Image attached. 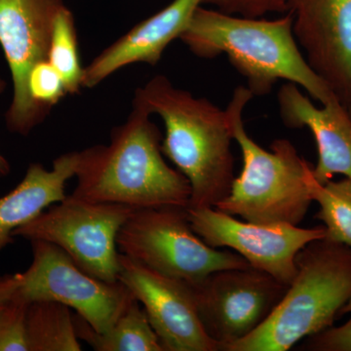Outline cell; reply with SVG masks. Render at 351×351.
<instances>
[{"label": "cell", "instance_id": "6da1fadb", "mask_svg": "<svg viewBox=\"0 0 351 351\" xmlns=\"http://www.w3.org/2000/svg\"><path fill=\"white\" fill-rule=\"evenodd\" d=\"M151 115L133 101L125 123L112 129L110 145L77 152V184L71 195L135 210L189 208L191 189L188 179L164 159L162 133Z\"/></svg>", "mask_w": 351, "mask_h": 351}, {"label": "cell", "instance_id": "7a4b0ae2", "mask_svg": "<svg viewBox=\"0 0 351 351\" xmlns=\"http://www.w3.org/2000/svg\"><path fill=\"white\" fill-rule=\"evenodd\" d=\"M292 13L274 20L196 9L179 39L201 59L226 54L254 96H265L279 80L294 83L321 105L336 98L307 63L293 32Z\"/></svg>", "mask_w": 351, "mask_h": 351}, {"label": "cell", "instance_id": "3957f363", "mask_svg": "<svg viewBox=\"0 0 351 351\" xmlns=\"http://www.w3.org/2000/svg\"><path fill=\"white\" fill-rule=\"evenodd\" d=\"M133 101L162 119L161 149L188 179L189 207H215L226 197L235 179L232 127L226 110L175 87L165 75L154 76L138 88Z\"/></svg>", "mask_w": 351, "mask_h": 351}, {"label": "cell", "instance_id": "277c9868", "mask_svg": "<svg viewBox=\"0 0 351 351\" xmlns=\"http://www.w3.org/2000/svg\"><path fill=\"white\" fill-rule=\"evenodd\" d=\"M295 267V278L269 318L223 351H287L334 326L351 299V249L314 240L299 252Z\"/></svg>", "mask_w": 351, "mask_h": 351}, {"label": "cell", "instance_id": "5b68a950", "mask_svg": "<svg viewBox=\"0 0 351 351\" xmlns=\"http://www.w3.org/2000/svg\"><path fill=\"white\" fill-rule=\"evenodd\" d=\"M253 97L248 88L237 87L226 108L243 168L215 208L249 223L299 226L313 202L306 184L311 165L286 138L274 141L265 151L248 135L243 113Z\"/></svg>", "mask_w": 351, "mask_h": 351}, {"label": "cell", "instance_id": "8992f818", "mask_svg": "<svg viewBox=\"0 0 351 351\" xmlns=\"http://www.w3.org/2000/svg\"><path fill=\"white\" fill-rule=\"evenodd\" d=\"M117 242L122 255L191 285L218 270L251 267L235 252L205 243L193 232L186 208L136 210L120 228Z\"/></svg>", "mask_w": 351, "mask_h": 351}, {"label": "cell", "instance_id": "52a82bcc", "mask_svg": "<svg viewBox=\"0 0 351 351\" xmlns=\"http://www.w3.org/2000/svg\"><path fill=\"white\" fill-rule=\"evenodd\" d=\"M135 211L126 205L66 195L12 235L56 245L90 276L117 282L120 269L117 235Z\"/></svg>", "mask_w": 351, "mask_h": 351}, {"label": "cell", "instance_id": "ba28073f", "mask_svg": "<svg viewBox=\"0 0 351 351\" xmlns=\"http://www.w3.org/2000/svg\"><path fill=\"white\" fill-rule=\"evenodd\" d=\"M32 263L19 274L15 294L25 302L53 301L75 311L97 332L107 331L136 298L120 281L90 276L56 245L32 240Z\"/></svg>", "mask_w": 351, "mask_h": 351}, {"label": "cell", "instance_id": "9c48e42d", "mask_svg": "<svg viewBox=\"0 0 351 351\" xmlns=\"http://www.w3.org/2000/svg\"><path fill=\"white\" fill-rule=\"evenodd\" d=\"M191 286L201 322L219 351L260 327L289 287L252 267L218 270Z\"/></svg>", "mask_w": 351, "mask_h": 351}, {"label": "cell", "instance_id": "30bf717a", "mask_svg": "<svg viewBox=\"0 0 351 351\" xmlns=\"http://www.w3.org/2000/svg\"><path fill=\"white\" fill-rule=\"evenodd\" d=\"M186 212L193 232L205 243L216 249H232L252 267L288 286L297 274L299 252L326 237L324 226L260 225L239 221L215 207H189Z\"/></svg>", "mask_w": 351, "mask_h": 351}, {"label": "cell", "instance_id": "8fae6325", "mask_svg": "<svg viewBox=\"0 0 351 351\" xmlns=\"http://www.w3.org/2000/svg\"><path fill=\"white\" fill-rule=\"evenodd\" d=\"M63 0H0V46L13 82V99L5 113L6 127L27 136L47 115L27 93V75L47 60L53 23Z\"/></svg>", "mask_w": 351, "mask_h": 351}, {"label": "cell", "instance_id": "7c38bea8", "mask_svg": "<svg viewBox=\"0 0 351 351\" xmlns=\"http://www.w3.org/2000/svg\"><path fill=\"white\" fill-rule=\"evenodd\" d=\"M119 280L145 309L163 351H219L201 322L191 284L119 255Z\"/></svg>", "mask_w": 351, "mask_h": 351}, {"label": "cell", "instance_id": "4fadbf2b", "mask_svg": "<svg viewBox=\"0 0 351 351\" xmlns=\"http://www.w3.org/2000/svg\"><path fill=\"white\" fill-rule=\"evenodd\" d=\"M307 63L351 114V0H289Z\"/></svg>", "mask_w": 351, "mask_h": 351}, {"label": "cell", "instance_id": "5bb4252c", "mask_svg": "<svg viewBox=\"0 0 351 351\" xmlns=\"http://www.w3.org/2000/svg\"><path fill=\"white\" fill-rule=\"evenodd\" d=\"M279 113L288 128L309 129L315 138L318 159L313 174L325 184L335 175L351 180V114L334 98L317 108L292 82L283 84L277 94Z\"/></svg>", "mask_w": 351, "mask_h": 351}, {"label": "cell", "instance_id": "9a60e30c", "mask_svg": "<svg viewBox=\"0 0 351 351\" xmlns=\"http://www.w3.org/2000/svg\"><path fill=\"white\" fill-rule=\"evenodd\" d=\"M204 0H173L160 11L138 23L106 48L84 69L82 87L94 88L129 64L156 66L164 51L179 38Z\"/></svg>", "mask_w": 351, "mask_h": 351}, {"label": "cell", "instance_id": "2e32d148", "mask_svg": "<svg viewBox=\"0 0 351 351\" xmlns=\"http://www.w3.org/2000/svg\"><path fill=\"white\" fill-rule=\"evenodd\" d=\"M76 162L77 152L58 157L51 170L32 163L18 186L0 197V251L12 243L14 230L66 197V184L75 176Z\"/></svg>", "mask_w": 351, "mask_h": 351}, {"label": "cell", "instance_id": "e0dca14e", "mask_svg": "<svg viewBox=\"0 0 351 351\" xmlns=\"http://www.w3.org/2000/svg\"><path fill=\"white\" fill-rule=\"evenodd\" d=\"M78 339L97 351H163L145 309L135 300L107 331L99 332L73 314Z\"/></svg>", "mask_w": 351, "mask_h": 351}, {"label": "cell", "instance_id": "ac0fdd59", "mask_svg": "<svg viewBox=\"0 0 351 351\" xmlns=\"http://www.w3.org/2000/svg\"><path fill=\"white\" fill-rule=\"evenodd\" d=\"M27 341L29 351H80L73 314L63 304L34 301L27 306Z\"/></svg>", "mask_w": 351, "mask_h": 351}, {"label": "cell", "instance_id": "d6986e66", "mask_svg": "<svg viewBox=\"0 0 351 351\" xmlns=\"http://www.w3.org/2000/svg\"><path fill=\"white\" fill-rule=\"evenodd\" d=\"M306 184L311 199L319 205L315 218L325 226V239L351 249V180L345 178L320 184L314 178L311 166L306 174Z\"/></svg>", "mask_w": 351, "mask_h": 351}, {"label": "cell", "instance_id": "ffe728a7", "mask_svg": "<svg viewBox=\"0 0 351 351\" xmlns=\"http://www.w3.org/2000/svg\"><path fill=\"white\" fill-rule=\"evenodd\" d=\"M47 61L61 75L68 95L80 93L85 68L80 60L75 16L64 4L53 23Z\"/></svg>", "mask_w": 351, "mask_h": 351}, {"label": "cell", "instance_id": "44dd1931", "mask_svg": "<svg viewBox=\"0 0 351 351\" xmlns=\"http://www.w3.org/2000/svg\"><path fill=\"white\" fill-rule=\"evenodd\" d=\"M27 86L32 103L47 117L52 108L68 95L61 75L47 60L32 66L27 75Z\"/></svg>", "mask_w": 351, "mask_h": 351}, {"label": "cell", "instance_id": "7402d4cb", "mask_svg": "<svg viewBox=\"0 0 351 351\" xmlns=\"http://www.w3.org/2000/svg\"><path fill=\"white\" fill-rule=\"evenodd\" d=\"M29 302L14 293L0 306V351H29L27 311Z\"/></svg>", "mask_w": 351, "mask_h": 351}, {"label": "cell", "instance_id": "603a6c76", "mask_svg": "<svg viewBox=\"0 0 351 351\" xmlns=\"http://www.w3.org/2000/svg\"><path fill=\"white\" fill-rule=\"evenodd\" d=\"M289 0H204L223 12L249 18H263L270 13H286Z\"/></svg>", "mask_w": 351, "mask_h": 351}, {"label": "cell", "instance_id": "cb8c5ba5", "mask_svg": "<svg viewBox=\"0 0 351 351\" xmlns=\"http://www.w3.org/2000/svg\"><path fill=\"white\" fill-rule=\"evenodd\" d=\"M302 350L311 351H351V317L341 326H332L306 338Z\"/></svg>", "mask_w": 351, "mask_h": 351}, {"label": "cell", "instance_id": "d4e9b609", "mask_svg": "<svg viewBox=\"0 0 351 351\" xmlns=\"http://www.w3.org/2000/svg\"><path fill=\"white\" fill-rule=\"evenodd\" d=\"M19 281V274L0 276V306L12 297Z\"/></svg>", "mask_w": 351, "mask_h": 351}, {"label": "cell", "instance_id": "484cf974", "mask_svg": "<svg viewBox=\"0 0 351 351\" xmlns=\"http://www.w3.org/2000/svg\"><path fill=\"white\" fill-rule=\"evenodd\" d=\"M6 82L0 77V94L5 90ZM11 167L8 160L0 154V177H6L10 173Z\"/></svg>", "mask_w": 351, "mask_h": 351}, {"label": "cell", "instance_id": "4316f807", "mask_svg": "<svg viewBox=\"0 0 351 351\" xmlns=\"http://www.w3.org/2000/svg\"><path fill=\"white\" fill-rule=\"evenodd\" d=\"M345 314H351V299L348 301V304H346L345 307L341 309L339 316L345 315Z\"/></svg>", "mask_w": 351, "mask_h": 351}]
</instances>
